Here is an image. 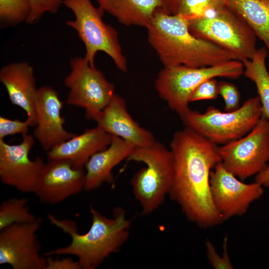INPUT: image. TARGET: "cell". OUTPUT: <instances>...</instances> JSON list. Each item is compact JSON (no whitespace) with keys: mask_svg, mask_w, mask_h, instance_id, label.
<instances>
[{"mask_svg":"<svg viewBox=\"0 0 269 269\" xmlns=\"http://www.w3.org/2000/svg\"><path fill=\"white\" fill-rule=\"evenodd\" d=\"M174 176L169 195L190 221L202 227L223 221L211 196V169L221 162L218 145L192 129L174 133L170 143Z\"/></svg>","mask_w":269,"mask_h":269,"instance_id":"1","label":"cell"},{"mask_svg":"<svg viewBox=\"0 0 269 269\" xmlns=\"http://www.w3.org/2000/svg\"><path fill=\"white\" fill-rule=\"evenodd\" d=\"M146 28L148 42L163 67H203L239 60L232 52L194 36L188 20L180 15L158 12Z\"/></svg>","mask_w":269,"mask_h":269,"instance_id":"2","label":"cell"},{"mask_svg":"<svg viewBox=\"0 0 269 269\" xmlns=\"http://www.w3.org/2000/svg\"><path fill=\"white\" fill-rule=\"evenodd\" d=\"M90 210L92 224L89 230L82 234L78 232L73 221L60 219L51 214L48 215L51 224L69 235L71 241L68 246L48 251L45 256H73L82 269H94L110 255L119 250L129 236L131 225L125 211L115 207L113 217L110 218L92 206Z\"/></svg>","mask_w":269,"mask_h":269,"instance_id":"3","label":"cell"},{"mask_svg":"<svg viewBox=\"0 0 269 269\" xmlns=\"http://www.w3.org/2000/svg\"><path fill=\"white\" fill-rule=\"evenodd\" d=\"M127 159L145 164L135 173L131 184L142 214L148 215L162 204L171 189L174 176L172 153L156 140L149 146L134 147Z\"/></svg>","mask_w":269,"mask_h":269,"instance_id":"4","label":"cell"},{"mask_svg":"<svg viewBox=\"0 0 269 269\" xmlns=\"http://www.w3.org/2000/svg\"><path fill=\"white\" fill-rule=\"evenodd\" d=\"M244 71L243 63L237 60L203 67H163L155 80V88L159 96L180 117L189 109L191 97L202 83L216 77L238 79Z\"/></svg>","mask_w":269,"mask_h":269,"instance_id":"5","label":"cell"},{"mask_svg":"<svg viewBox=\"0 0 269 269\" xmlns=\"http://www.w3.org/2000/svg\"><path fill=\"white\" fill-rule=\"evenodd\" d=\"M262 115L261 102L256 96L249 98L233 111L222 112L210 106L204 113L189 109L180 117L186 127L214 143L222 145L248 134L258 123Z\"/></svg>","mask_w":269,"mask_h":269,"instance_id":"6","label":"cell"},{"mask_svg":"<svg viewBox=\"0 0 269 269\" xmlns=\"http://www.w3.org/2000/svg\"><path fill=\"white\" fill-rule=\"evenodd\" d=\"M63 4L70 9L75 16L74 20L66 24L74 29L84 43L85 58L92 66H95L98 52L107 54L116 67L127 72L128 63L119 39L118 33L103 20L105 11L95 6L91 0H63Z\"/></svg>","mask_w":269,"mask_h":269,"instance_id":"7","label":"cell"},{"mask_svg":"<svg viewBox=\"0 0 269 269\" xmlns=\"http://www.w3.org/2000/svg\"><path fill=\"white\" fill-rule=\"evenodd\" d=\"M188 27L195 37L232 52L242 62L251 59L257 50L254 32L227 5L188 20Z\"/></svg>","mask_w":269,"mask_h":269,"instance_id":"8","label":"cell"},{"mask_svg":"<svg viewBox=\"0 0 269 269\" xmlns=\"http://www.w3.org/2000/svg\"><path fill=\"white\" fill-rule=\"evenodd\" d=\"M70 66L64 82L69 90L66 103L84 108L86 117L94 120L115 94V86L85 57H73Z\"/></svg>","mask_w":269,"mask_h":269,"instance_id":"9","label":"cell"},{"mask_svg":"<svg viewBox=\"0 0 269 269\" xmlns=\"http://www.w3.org/2000/svg\"><path fill=\"white\" fill-rule=\"evenodd\" d=\"M225 168L240 180L257 175L269 162V122L262 115L257 125L243 137L218 146Z\"/></svg>","mask_w":269,"mask_h":269,"instance_id":"10","label":"cell"},{"mask_svg":"<svg viewBox=\"0 0 269 269\" xmlns=\"http://www.w3.org/2000/svg\"><path fill=\"white\" fill-rule=\"evenodd\" d=\"M33 135L25 134L18 144L0 139V178L1 182L23 193H34L45 164L43 159L31 160L29 152L34 144Z\"/></svg>","mask_w":269,"mask_h":269,"instance_id":"11","label":"cell"},{"mask_svg":"<svg viewBox=\"0 0 269 269\" xmlns=\"http://www.w3.org/2000/svg\"><path fill=\"white\" fill-rule=\"evenodd\" d=\"M210 182L212 200L223 221L244 214L251 204L264 193L261 184L243 182L221 162L211 171Z\"/></svg>","mask_w":269,"mask_h":269,"instance_id":"12","label":"cell"},{"mask_svg":"<svg viewBox=\"0 0 269 269\" xmlns=\"http://www.w3.org/2000/svg\"><path fill=\"white\" fill-rule=\"evenodd\" d=\"M41 221L17 223L0 230V264L13 269H45L37 232Z\"/></svg>","mask_w":269,"mask_h":269,"instance_id":"13","label":"cell"},{"mask_svg":"<svg viewBox=\"0 0 269 269\" xmlns=\"http://www.w3.org/2000/svg\"><path fill=\"white\" fill-rule=\"evenodd\" d=\"M85 183V168L64 159H48L34 193L41 202L54 205L84 190Z\"/></svg>","mask_w":269,"mask_h":269,"instance_id":"14","label":"cell"},{"mask_svg":"<svg viewBox=\"0 0 269 269\" xmlns=\"http://www.w3.org/2000/svg\"><path fill=\"white\" fill-rule=\"evenodd\" d=\"M34 103L36 124L33 135L45 151L76 135L64 128L65 119L61 114L63 103L55 89L49 86L37 89Z\"/></svg>","mask_w":269,"mask_h":269,"instance_id":"15","label":"cell"},{"mask_svg":"<svg viewBox=\"0 0 269 269\" xmlns=\"http://www.w3.org/2000/svg\"><path fill=\"white\" fill-rule=\"evenodd\" d=\"M94 120L106 133L122 138L134 147L149 146L156 141L151 133L134 120L125 100L117 94L113 96Z\"/></svg>","mask_w":269,"mask_h":269,"instance_id":"16","label":"cell"},{"mask_svg":"<svg viewBox=\"0 0 269 269\" xmlns=\"http://www.w3.org/2000/svg\"><path fill=\"white\" fill-rule=\"evenodd\" d=\"M0 81L11 103L25 112L30 127H35L34 102L37 89L33 67L26 62L9 63L1 68Z\"/></svg>","mask_w":269,"mask_h":269,"instance_id":"17","label":"cell"},{"mask_svg":"<svg viewBox=\"0 0 269 269\" xmlns=\"http://www.w3.org/2000/svg\"><path fill=\"white\" fill-rule=\"evenodd\" d=\"M113 135L97 126L56 145L47 152L48 159H64L74 167L84 168L90 157L106 148Z\"/></svg>","mask_w":269,"mask_h":269,"instance_id":"18","label":"cell"},{"mask_svg":"<svg viewBox=\"0 0 269 269\" xmlns=\"http://www.w3.org/2000/svg\"><path fill=\"white\" fill-rule=\"evenodd\" d=\"M134 148L131 143L113 135L111 144L93 155L86 163L84 190H94L104 183L111 182L113 168L127 159Z\"/></svg>","mask_w":269,"mask_h":269,"instance_id":"19","label":"cell"},{"mask_svg":"<svg viewBox=\"0 0 269 269\" xmlns=\"http://www.w3.org/2000/svg\"><path fill=\"white\" fill-rule=\"evenodd\" d=\"M99 7L126 26L146 28L155 15L170 13L169 0H95Z\"/></svg>","mask_w":269,"mask_h":269,"instance_id":"20","label":"cell"},{"mask_svg":"<svg viewBox=\"0 0 269 269\" xmlns=\"http://www.w3.org/2000/svg\"><path fill=\"white\" fill-rule=\"evenodd\" d=\"M227 6L251 27L269 51V0H227Z\"/></svg>","mask_w":269,"mask_h":269,"instance_id":"21","label":"cell"},{"mask_svg":"<svg viewBox=\"0 0 269 269\" xmlns=\"http://www.w3.org/2000/svg\"><path fill=\"white\" fill-rule=\"evenodd\" d=\"M268 50L265 47L257 49L251 59L243 62L244 75L255 84L263 115L269 122V72L266 65Z\"/></svg>","mask_w":269,"mask_h":269,"instance_id":"22","label":"cell"},{"mask_svg":"<svg viewBox=\"0 0 269 269\" xmlns=\"http://www.w3.org/2000/svg\"><path fill=\"white\" fill-rule=\"evenodd\" d=\"M227 0H169L170 14L188 20L208 15L227 5Z\"/></svg>","mask_w":269,"mask_h":269,"instance_id":"23","label":"cell"},{"mask_svg":"<svg viewBox=\"0 0 269 269\" xmlns=\"http://www.w3.org/2000/svg\"><path fill=\"white\" fill-rule=\"evenodd\" d=\"M26 198H12L0 205V230L17 223H31L41 221L30 212Z\"/></svg>","mask_w":269,"mask_h":269,"instance_id":"24","label":"cell"},{"mask_svg":"<svg viewBox=\"0 0 269 269\" xmlns=\"http://www.w3.org/2000/svg\"><path fill=\"white\" fill-rule=\"evenodd\" d=\"M30 11L29 0H0L1 25L15 26L26 22Z\"/></svg>","mask_w":269,"mask_h":269,"instance_id":"25","label":"cell"},{"mask_svg":"<svg viewBox=\"0 0 269 269\" xmlns=\"http://www.w3.org/2000/svg\"><path fill=\"white\" fill-rule=\"evenodd\" d=\"M31 11L26 23L33 24L37 22L46 12L56 13L63 0H29Z\"/></svg>","mask_w":269,"mask_h":269,"instance_id":"26","label":"cell"},{"mask_svg":"<svg viewBox=\"0 0 269 269\" xmlns=\"http://www.w3.org/2000/svg\"><path fill=\"white\" fill-rule=\"evenodd\" d=\"M218 89L219 95L224 99L226 111H233L240 107V94L234 84L226 81H220L218 83Z\"/></svg>","mask_w":269,"mask_h":269,"instance_id":"27","label":"cell"},{"mask_svg":"<svg viewBox=\"0 0 269 269\" xmlns=\"http://www.w3.org/2000/svg\"><path fill=\"white\" fill-rule=\"evenodd\" d=\"M30 125L29 121L26 119L21 121L15 119H9L3 116L0 117V139H3L8 135H14L17 134L22 135L27 134Z\"/></svg>","mask_w":269,"mask_h":269,"instance_id":"28","label":"cell"},{"mask_svg":"<svg viewBox=\"0 0 269 269\" xmlns=\"http://www.w3.org/2000/svg\"><path fill=\"white\" fill-rule=\"evenodd\" d=\"M219 95L218 83L215 78L202 83L193 93L190 102L206 100H213Z\"/></svg>","mask_w":269,"mask_h":269,"instance_id":"29","label":"cell"},{"mask_svg":"<svg viewBox=\"0 0 269 269\" xmlns=\"http://www.w3.org/2000/svg\"><path fill=\"white\" fill-rule=\"evenodd\" d=\"M206 251L209 262L211 266L216 269H233L230 262L227 251V238L224 241V256L220 257L217 253L212 243L208 241L206 244Z\"/></svg>","mask_w":269,"mask_h":269,"instance_id":"30","label":"cell"},{"mask_svg":"<svg viewBox=\"0 0 269 269\" xmlns=\"http://www.w3.org/2000/svg\"><path fill=\"white\" fill-rule=\"evenodd\" d=\"M45 269H82L78 261L70 257L54 259L46 256Z\"/></svg>","mask_w":269,"mask_h":269,"instance_id":"31","label":"cell"},{"mask_svg":"<svg viewBox=\"0 0 269 269\" xmlns=\"http://www.w3.org/2000/svg\"><path fill=\"white\" fill-rule=\"evenodd\" d=\"M255 182L261 184L263 186L269 187V165L256 175Z\"/></svg>","mask_w":269,"mask_h":269,"instance_id":"32","label":"cell"}]
</instances>
